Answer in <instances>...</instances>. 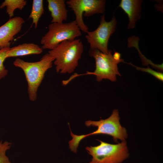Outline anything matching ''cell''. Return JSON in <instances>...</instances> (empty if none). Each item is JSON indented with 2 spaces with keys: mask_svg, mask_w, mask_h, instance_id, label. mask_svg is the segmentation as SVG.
Wrapping results in <instances>:
<instances>
[{
  "mask_svg": "<svg viewBox=\"0 0 163 163\" xmlns=\"http://www.w3.org/2000/svg\"><path fill=\"white\" fill-rule=\"evenodd\" d=\"M48 8L51 13V23H62L68 18V11L64 0H47Z\"/></svg>",
  "mask_w": 163,
  "mask_h": 163,
  "instance_id": "obj_11",
  "label": "cell"
},
{
  "mask_svg": "<svg viewBox=\"0 0 163 163\" xmlns=\"http://www.w3.org/2000/svg\"><path fill=\"white\" fill-rule=\"evenodd\" d=\"M48 29L40 40L43 50H52L63 41L73 40L82 35L75 20L66 23H51Z\"/></svg>",
  "mask_w": 163,
  "mask_h": 163,
  "instance_id": "obj_4",
  "label": "cell"
},
{
  "mask_svg": "<svg viewBox=\"0 0 163 163\" xmlns=\"http://www.w3.org/2000/svg\"><path fill=\"white\" fill-rule=\"evenodd\" d=\"M43 51L37 44L25 43L10 48L6 54V58L31 54H39Z\"/></svg>",
  "mask_w": 163,
  "mask_h": 163,
  "instance_id": "obj_12",
  "label": "cell"
},
{
  "mask_svg": "<svg viewBox=\"0 0 163 163\" xmlns=\"http://www.w3.org/2000/svg\"><path fill=\"white\" fill-rule=\"evenodd\" d=\"M142 2V0H140L121 1L118 7L121 8L128 15L129 19L128 29L134 28L136 21L140 18Z\"/></svg>",
  "mask_w": 163,
  "mask_h": 163,
  "instance_id": "obj_10",
  "label": "cell"
},
{
  "mask_svg": "<svg viewBox=\"0 0 163 163\" xmlns=\"http://www.w3.org/2000/svg\"><path fill=\"white\" fill-rule=\"evenodd\" d=\"M117 24V21L114 16L110 21L107 22L105 20L104 14L102 15L98 27L93 31H88L85 36L90 45V49H97L103 53H108V41L115 30Z\"/></svg>",
  "mask_w": 163,
  "mask_h": 163,
  "instance_id": "obj_7",
  "label": "cell"
},
{
  "mask_svg": "<svg viewBox=\"0 0 163 163\" xmlns=\"http://www.w3.org/2000/svg\"><path fill=\"white\" fill-rule=\"evenodd\" d=\"M10 48L7 47L0 49V79L5 76L8 72L4 66V62L7 59V53Z\"/></svg>",
  "mask_w": 163,
  "mask_h": 163,
  "instance_id": "obj_15",
  "label": "cell"
},
{
  "mask_svg": "<svg viewBox=\"0 0 163 163\" xmlns=\"http://www.w3.org/2000/svg\"><path fill=\"white\" fill-rule=\"evenodd\" d=\"M120 119L118 110L114 109L110 116L106 119H101L97 121L88 120L85 122V125L87 126L97 127V129L92 133L86 135H78L73 133L70 129L72 139L69 142V149L72 152L76 153L82 140L87 136L97 134H105L111 136L115 142H117L118 139L122 141H125V139L128 137V134L126 129L120 125Z\"/></svg>",
  "mask_w": 163,
  "mask_h": 163,
  "instance_id": "obj_1",
  "label": "cell"
},
{
  "mask_svg": "<svg viewBox=\"0 0 163 163\" xmlns=\"http://www.w3.org/2000/svg\"><path fill=\"white\" fill-rule=\"evenodd\" d=\"M113 56L114 59L116 60H119L121 59V55L119 53L117 52H115L113 55Z\"/></svg>",
  "mask_w": 163,
  "mask_h": 163,
  "instance_id": "obj_18",
  "label": "cell"
},
{
  "mask_svg": "<svg viewBox=\"0 0 163 163\" xmlns=\"http://www.w3.org/2000/svg\"><path fill=\"white\" fill-rule=\"evenodd\" d=\"M83 50V43L79 39L66 40L59 43L48 54L53 57V63L58 73L73 72L78 65Z\"/></svg>",
  "mask_w": 163,
  "mask_h": 163,
  "instance_id": "obj_2",
  "label": "cell"
},
{
  "mask_svg": "<svg viewBox=\"0 0 163 163\" xmlns=\"http://www.w3.org/2000/svg\"><path fill=\"white\" fill-rule=\"evenodd\" d=\"M25 0H5L0 5V9L6 7V12L10 18L14 16V12L16 9L22 10L27 4Z\"/></svg>",
  "mask_w": 163,
  "mask_h": 163,
  "instance_id": "obj_13",
  "label": "cell"
},
{
  "mask_svg": "<svg viewBox=\"0 0 163 163\" xmlns=\"http://www.w3.org/2000/svg\"><path fill=\"white\" fill-rule=\"evenodd\" d=\"M44 9L43 0H33L32 9L29 18L32 20V24L36 28L39 19L44 14Z\"/></svg>",
  "mask_w": 163,
  "mask_h": 163,
  "instance_id": "obj_14",
  "label": "cell"
},
{
  "mask_svg": "<svg viewBox=\"0 0 163 163\" xmlns=\"http://www.w3.org/2000/svg\"><path fill=\"white\" fill-rule=\"evenodd\" d=\"M88 54L95 59V69L94 72H87L84 75H95L96 80L98 82L103 79L115 82L116 80V75L121 76L118 70L117 64L123 62V60L122 59L119 60L114 59L110 50H109L108 53L104 54L97 49H90Z\"/></svg>",
  "mask_w": 163,
  "mask_h": 163,
  "instance_id": "obj_6",
  "label": "cell"
},
{
  "mask_svg": "<svg viewBox=\"0 0 163 163\" xmlns=\"http://www.w3.org/2000/svg\"><path fill=\"white\" fill-rule=\"evenodd\" d=\"M104 0H69L66 2L75 14V20L81 31L86 33L88 27L84 23L82 16L88 17L95 14L103 13L105 10Z\"/></svg>",
  "mask_w": 163,
  "mask_h": 163,
  "instance_id": "obj_8",
  "label": "cell"
},
{
  "mask_svg": "<svg viewBox=\"0 0 163 163\" xmlns=\"http://www.w3.org/2000/svg\"><path fill=\"white\" fill-rule=\"evenodd\" d=\"M25 22L20 16L10 18L0 27V49L10 47L14 37L21 30Z\"/></svg>",
  "mask_w": 163,
  "mask_h": 163,
  "instance_id": "obj_9",
  "label": "cell"
},
{
  "mask_svg": "<svg viewBox=\"0 0 163 163\" xmlns=\"http://www.w3.org/2000/svg\"><path fill=\"white\" fill-rule=\"evenodd\" d=\"M128 64H131L132 66L135 67L136 68V69L137 70L148 72L151 74V75H152L154 76L158 80L161 81H163V73L161 72L155 71L149 68V67H148V68H140L139 67L135 66H134V65H133L131 63H128Z\"/></svg>",
  "mask_w": 163,
  "mask_h": 163,
  "instance_id": "obj_17",
  "label": "cell"
},
{
  "mask_svg": "<svg viewBox=\"0 0 163 163\" xmlns=\"http://www.w3.org/2000/svg\"><path fill=\"white\" fill-rule=\"evenodd\" d=\"M98 141L99 145L85 148L92 157L89 163H121L129 157L126 141L115 144Z\"/></svg>",
  "mask_w": 163,
  "mask_h": 163,
  "instance_id": "obj_5",
  "label": "cell"
},
{
  "mask_svg": "<svg viewBox=\"0 0 163 163\" xmlns=\"http://www.w3.org/2000/svg\"><path fill=\"white\" fill-rule=\"evenodd\" d=\"M54 58L48 53L43 55L38 62H29L18 58L13 62L14 65L23 71L27 83V90L30 101L37 99V92L46 71L51 68Z\"/></svg>",
  "mask_w": 163,
  "mask_h": 163,
  "instance_id": "obj_3",
  "label": "cell"
},
{
  "mask_svg": "<svg viewBox=\"0 0 163 163\" xmlns=\"http://www.w3.org/2000/svg\"><path fill=\"white\" fill-rule=\"evenodd\" d=\"M11 143L7 141L2 143L0 142V163H11L8 158L5 155L6 150L11 147Z\"/></svg>",
  "mask_w": 163,
  "mask_h": 163,
  "instance_id": "obj_16",
  "label": "cell"
}]
</instances>
